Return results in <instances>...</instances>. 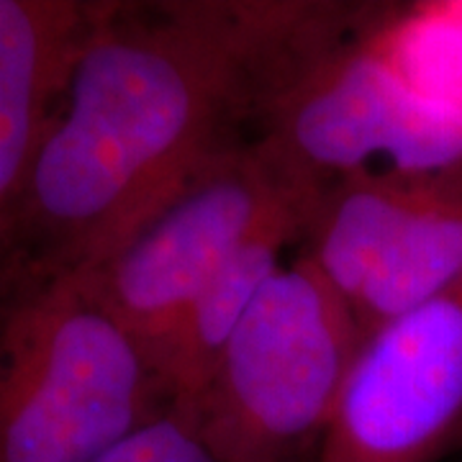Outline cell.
Segmentation results:
<instances>
[{"mask_svg":"<svg viewBox=\"0 0 462 462\" xmlns=\"http://www.w3.org/2000/svg\"><path fill=\"white\" fill-rule=\"evenodd\" d=\"M365 16L329 0H108L36 154L14 252L96 270Z\"/></svg>","mask_w":462,"mask_h":462,"instance_id":"1","label":"cell"},{"mask_svg":"<svg viewBox=\"0 0 462 462\" xmlns=\"http://www.w3.org/2000/svg\"><path fill=\"white\" fill-rule=\"evenodd\" d=\"M172 409L142 342L85 273L0 264V462H96Z\"/></svg>","mask_w":462,"mask_h":462,"instance_id":"2","label":"cell"},{"mask_svg":"<svg viewBox=\"0 0 462 462\" xmlns=\"http://www.w3.org/2000/svg\"><path fill=\"white\" fill-rule=\"evenodd\" d=\"M363 345L352 306L298 257L260 291L193 406L178 413L218 460H306Z\"/></svg>","mask_w":462,"mask_h":462,"instance_id":"3","label":"cell"},{"mask_svg":"<svg viewBox=\"0 0 462 462\" xmlns=\"http://www.w3.org/2000/svg\"><path fill=\"white\" fill-rule=\"evenodd\" d=\"M324 190L327 185L291 170L252 136L196 175L85 275L152 357L188 303L249 239L285 211L316 208Z\"/></svg>","mask_w":462,"mask_h":462,"instance_id":"4","label":"cell"},{"mask_svg":"<svg viewBox=\"0 0 462 462\" xmlns=\"http://www.w3.org/2000/svg\"><path fill=\"white\" fill-rule=\"evenodd\" d=\"M291 170L329 185L393 154L403 170L462 162V111L413 83L393 36H345L267 106L257 134Z\"/></svg>","mask_w":462,"mask_h":462,"instance_id":"5","label":"cell"},{"mask_svg":"<svg viewBox=\"0 0 462 462\" xmlns=\"http://www.w3.org/2000/svg\"><path fill=\"white\" fill-rule=\"evenodd\" d=\"M462 445V278L365 339L314 462H442Z\"/></svg>","mask_w":462,"mask_h":462,"instance_id":"6","label":"cell"},{"mask_svg":"<svg viewBox=\"0 0 462 462\" xmlns=\"http://www.w3.org/2000/svg\"><path fill=\"white\" fill-rule=\"evenodd\" d=\"M106 5L108 0H0V214L11 226Z\"/></svg>","mask_w":462,"mask_h":462,"instance_id":"7","label":"cell"},{"mask_svg":"<svg viewBox=\"0 0 462 462\" xmlns=\"http://www.w3.org/2000/svg\"><path fill=\"white\" fill-rule=\"evenodd\" d=\"M452 167H365L331 180L300 242V257L352 306L398 236L442 193Z\"/></svg>","mask_w":462,"mask_h":462,"instance_id":"8","label":"cell"},{"mask_svg":"<svg viewBox=\"0 0 462 462\" xmlns=\"http://www.w3.org/2000/svg\"><path fill=\"white\" fill-rule=\"evenodd\" d=\"M316 208H293L267 224L216 273L154 346L152 360L165 380L175 411H188L203 391L221 349L254 298L303 242Z\"/></svg>","mask_w":462,"mask_h":462,"instance_id":"9","label":"cell"},{"mask_svg":"<svg viewBox=\"0 0 462 462\" xmlns=\"http://www.w3.org/2000/svg\"><path fill=\"white\" fill-rule=\"evenodd\" d=\"M462 278V162L409 224L352 303L363 337L424 306Z\"/></svg>","mask_w":462,"mask_h":462,"instance_id":"10","label":"cell"},{"mask_svg":"<svg viewBox=\"0 0 462 462\" xmlns=\"http://www.w3.org/2000/svg\"><path fill=\"white\" fill-rule=\"evenodd\" d=\"M96 462H224L206 447L178 411H165L162 416L142 424L139 430L118 439L106 449Z\"/></svg>","mask_w":462,"mask_h":462,"instance_id":"11","label":"cell"},{"mask_svg":"<svg viewBox=\"0 0 462 462\" xmlns=\"http://www.w3.org/2000/svg\"><path fill=\"white\" fill-rule=\"evenodd\" d=\"M11 252H14V226L5 216L0 214V264L8 260Z\"/></svg>","mask_w":462,"mask_h":462,"instance_id":"12","label":"cell"}]
</instances>
